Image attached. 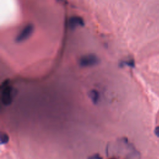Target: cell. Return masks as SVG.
I'll return each instance as SVG.
<instances>
[{
  "instance_id": "7",
  "label": "cell",
  "mask_w": 159,
  "mask_h": 159,
  "mask_svg": "<svg viewBox=\"0 0 159 159\" xmlns=\"http://www.w3.org/2000/svg\"><path fill=\"white\" fill-rule=\"evenodd\" d=\"M9 140V135L6 133H2L1 135V143L6 144Z\"/></svg>"
},
{
  "instance_id": "5",
  "label": "cell",
  "mask_w": 159,
  "mask_h": 159,
  "mask_svg": "<svg viewBox=\"0 0 159 159\" xmlns=\"http://www.w3.org/2000/svg\"><path fill=\"white\" fill-rule=\"evenodd\" d=\"M89 97L93 102V104H96L99 102V93L96 89H91L89 91Z\"/></svg>"
},
{
  "instance_id": "4",
  "label": "cell",
  "mask_w": 159,
  "mask_h": 159,
  "mask_svg": "<svg viewBox=\"0 0 159 159\" xmlns=\"http://www.w3.org/2000/svg\"><path fill=\"white\" fill-rule=\"evenodd\" d=\"M84 24V22L83 19H81L80 17L78 16H73L71 17L70 20H69V22H68V25H69V27H70L71 29L76 28L78 26L80 25H83Z\"/></svg>"
},
{
  "instance_id": "10",
  "label": "cell",
  "mask_w": 159,
  "mask_h": 159,
  "mask_svg": "<svg viewBox=\"0 0 159 159\" xmlns=\"http://www.w3.org/2000/svg\"><path fill=\"white\" fill-rule=\"evenodd\" d=\"M110 159H116V158H110Z\"/></svg>"
},
{
  "instance_id": "9",
  "label": "cell",
  "mask_w": 159,
  "mask_h": 159,
  "mask_svg": "<svg viewBox=\"0 0 159 159\" xmlns=\"http://www.w3.org/2000/svg\"><path fill=\"white\" fill-rule=\"evenodd\" d=\"M154 132H155V134L158 137H159V125H158L157 127H156V128L155 129Z\"/></svg>"
},
{
  "instance_id": "8",
  "label": "cell",
  "mask_w": 159,
  "mask_h": 159,
  "mask_svg": "<svg viewBox=\"0 0 159 159\" xmlns=\"http://www.w3.org/2000/svg\"><path fill=\"white\" fill-rule=\"evenodd\" d=\"M88 159H102V158L101 157V155L98 153L93 154V155L89 157Z\"/></svg>"
},
{
  "instance_id": "2",
  "label": "cell",
  "mask_w": 159,
  "mask_h": 159,
  "mask_svg": "<svg viewBox=\"0 0 159 159\" xmlns=\"http://www.w3.org/2000/svg\"><path fill=\"white\" fill-rule=\"evenodd\" d=\"M99 62V58L94 54H88L83 55L79 60L80 66L83 68L93 66L96 65H98Z\"/></svg>"
},
{
  "instance_id": "3",
  "label": "cell",
  "mask_w": 159,
  "mask_h": 159,
  "mask_svg": "<svg viewBox=\"0 0 159 159\" xmlns=\"http://www.w3.org/2000/svg\"><path fill=\"white\" fill-rule=\"evenodd\" d=\"M34 30V27L31 24L27 25L17 36L16 40L17 42H22L26 40L32 34Z\"/></svg>"
},
{
  "instance_id": "1",
  "label": "cell",
  "mask_w": 159,
  "mask_h": 159,
  "mask_svg": "<svg viewBox=\"0 0 159 159\" xmlns=\"http://www.w3.org/2000/svg\"><path fill=\"white\" fill-rule=\"evenodd\" d=\"M1 101L4 106H9L13 99V88L8 80L2 82L1 85Z\"/></svg>"
},
{
  "instance_id": "6",
  "label": "cell",
  "mask_w": 159,
  "mask_h": 159,
  "mask_svg": "<svg viewBox=\"0 0 159 159\" xmlns=\"http://www.w3.org/2000/svg\"><path fill=\"white\" fill-rule=\"evenodd\" d=\"M125 65H127L128 66H130V67H134L135 66V62H134V60L132 59V58H130V59H128L127 60H125V61H123L120 63V66H125Z\"/></svg>"
}]
</instances>
